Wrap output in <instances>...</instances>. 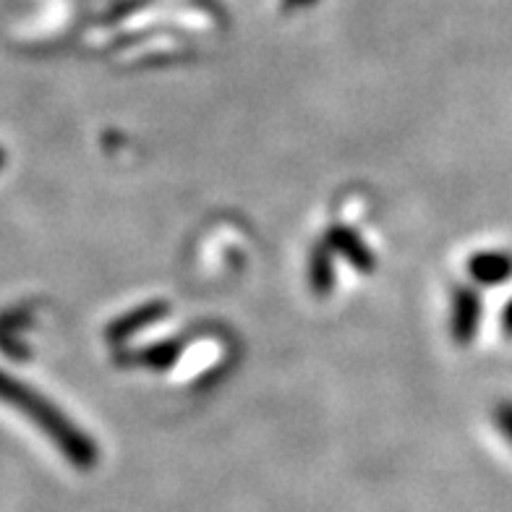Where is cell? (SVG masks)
I'll list each match as a JSON object with an SVG mask.
<instances>
[{"mask_svg": "<svg viewBox=\"0 0 512 512\" xmlns=\"http://www.w3.org/2000/svg\"><path fill=\"white\" fill-rule=\"evenodd\" d=\"M181 353H183V343H178V340H162V343L147 345V348H142V351L126 353L123 358H131V364H136V366H147V369L165 371V369H170V366L178 364Z\"/></svg>", "mask_w": 512, "mask_h": 512, "instance_id": "obj_6", "label": "cell"}, {"mask_svg": "<svg viewBox=\"0 0 512 512\" xmlns=\"http://www.w3.org/2000/svg\"><path fill=\"white\" fill-rule=\"evenodd\" d=\"M494 426H497V432L507 439V445L512 447V400H499L494 405Z\"/></svg>", "mask_w": 512, "mask_h": 512, "instance_id": "obj_9", "label": "cell"}, {"mask_svg": "<svg viewBox=\"0 0 512 512\" xmlns=\"http://www.w3.org/2000/svg\"><path fill=\"white\" fill-rule=\"evenodd\" d=\"M332 251L324 241H319L309 256V285L317 296H327L335 285V267H332Z\"/></svg>", "mask_w": 512, "mask_h": 512, "instance_id": "obj_7", "label": "cell"}, {"mask_svg": "<svg viewBox=\"0 0 512 512\" xmlns=\"http://www.w3.org/2000/svg\"><path fill=\"white\" fill-rule=\"evenodd\" d=\"M21 324H29L24 311L11 309L0 314V351L11 358H27L29 353L27 345L19 343V337H16V327H21Z\"/></svg>", "mask_w": 512, "mask_h": 512, "instance_id": "obj_8", "label": "cell"}, {"mask_svg": "<svg viewBox=\"0 0 512 512\" xmlns=\"http://www.w3.org/2000/svg\"><path fill=\"white\" fill-rule=\"evenodd\" d=\"M502 330H505V335L512 337V298L505 304V309H502Z\"/></svg>", "mask_w": 512, "mask_h": 512, "instance_id": "obj_10", "label": "cell"}, {"mask_svg": "<svg viewBox=\"0 0 512 512\" xmlns=\"http://www.w3.org/2000/svg\"><path fill=\"white\" fill-rule=\"evenodd\" d=\"M0 403L11 405L21 416H27L45 437L53 439L58 452L68 463H74L79 471H92L97 465L100 452H97L95 439H89L81 432L79 426L71 418H66V413L58 411L45 395H40L6 371H0Z\"/></svg>", "mask_w": 512, "mask_h": 512, "instance_id": "obj_1", "label": "cell"}, {"mask_svg": "<svg viewBox=\"0 0 512 512\" xmlns=\"http://www.w3.org/2000/svg\"><path fill=\"white\" fill-rule=\"evenodd\" d=\"M165 314H168V304H165V301H149V304H142L139 309L128 311V314H123L121 319H115L108 327V343H126L128 337H134L136 332H142L144 327L157 324Z\"/></svg>", "mask_w": 512, "mask_h": 512, "instance_id": "obj_5", "label": "cell"}, {"mask_svg": "<svg viewBox=\"0 0 512 512\" xmlns=\"http://www.w3.org/2000/svg\"><path fill=\"white\" fill-rule=\"evenodd\" d=\"M327 246H330V251L335 256H343L345 262L351 264V267H356L358 272H371L374 270V251L366 246V241L361 236H358L356 230L348 228V225H332L327 233H324L322 238Z\"/></svg>", "mask_w": 512, "mask_h": 512, "instance_id": "obj_3", "label": "cell"}, {"mask_svg": "<svg viewBox=\"0 0 512 512\" xmlns=\"http://www.w3.org/2000/svg\"><path fill=\"white\" fill-rule=\"evenodd\" d=\"M314 0H285V8H301V6H309Z\"/></svg>", "mask_w": 512, "mask_h": 512, "instance_id": "obj_11", "label": "cell"}, {"mask_svg": "<svg viewBox=\"0 0 512 512\" xmlns=\"http://www.w3.org/2000/svg\"><path fill=\"white\" fill-rule=\"evenodd\" d=\"M6 165V155H3V149H0V168Z\"/></svg>", "mask_w": 512, "mask_h": 512, "instance_id": "obj_12", "label": "cell"}, {"mask_svg": "<svg viewBox=\"0 0 512 512\" xmlns=\"http://www.w3.org/2000/svg\"><path fill=\"white\" fill-rule=\"evenodd\" d=\"M468 275L479 285H505L512 280V251H476L468 259Z\"/></svg>", "mask_w": 512, "mask_h": 512, "instance_id": "obj_4", "label": "cell"}, {"mask_svg": "<svg viewBox=\"0 0 512 512\" xmlns=\"http://www.w3.org/2000/svg\"><path fill=\"white\" fill-rule=\"evenodd\" d=\"M481 324V296L476 288L460 285L452 290L450 332L458 345H471Z\"/></svg>", "mask_w": 512, "mask_h": 512, "instance_id": "obj_2", "label": "cell"}]
</instances>
